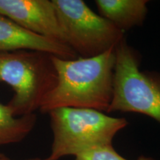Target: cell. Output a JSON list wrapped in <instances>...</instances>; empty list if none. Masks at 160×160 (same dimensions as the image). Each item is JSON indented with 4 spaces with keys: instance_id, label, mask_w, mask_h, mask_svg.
I'll use <instances>...</instances> for the list:
<instances>
[{
    "instance_id": "6da1fadb",
    "label": "cell",
    "mask_w": 160,
    "mask_h": 160,
    "mask_svg": "<svg viewBox=\"0 0 160 160\" xmlns=\"http://www.w3.org/2000/svg\"><path fill=\"white\" fill-rule=\"evenodd\" d=\"M115 49L91 58L64 59L52 56L57 82L43 100L40 112L79 108L108 113L113 93Z\"/></svg>"
},
{
    "instance_id": "7a4b0ae2",
    "label": "cell",
    "mask_w": 160,
    "mask_h": 160,
    "mask_svg": "<svg viewBox=\"0 0 160 160\" xmlns=\"http://www.w3.org/2000/svg\"><path fill=\"white\" fill-rule=\"evenodd\" d=\"M53 132L51 160L113 146L118 132L128 125L125 118L79 108H60L48 113Z\"/></svg>"
},
{
    "instance_id": "3957f363",
    "label": "cell",
    "mask_w": 160,
    "mask_h": 160,
    "mask_svg": "<svg viewBox=\"0 0 160 160\" xmlns=\"http://www.w3.org/2000/svg\"><path fill=\"white\" fill-rule=\"evenodd\" d=\"M52 56L30 50L0 52V82L14 92L8 106L15 117L34 113L54 88L57 73Z\"/></svg>"
},
{
    "instance_id": "277c9868",
    "label": "cell",
    "mask_w": 160,
    "mask_h": 160,
    "mask_svg": "<svg viewBox=\"0 0 160 160\" xmlns=\"http://www.w3.org/2000/svg\"><path fill=\"white\" fill-rule=\"evenodd\" d=\"M113 98L108 113H137L160 123V73L140 71V56L126 38L115 49Z\"/></svg>"
},
{
    "instance_id": "5b68a950",
    "label": "cell",
    "mask_w": 160,
    "mask_h": 160,
    "mask_svg": "<svg viewBox=\"0 0 160 160\" xmlns=\"http://www.w3.org/2000/svg\"><path fill=\"white\" fill-rule=\"evenodd\" d=\"M67 45L81 58L115 48L125 33L97 14L82 0H53Z\"/></svg>"
},
{
    "instance_id": "8992f818",
    "label": "cell",
    "mask_w": 160,
    "mask_h": 160,
    "mask_svg": "<svg viewBox=\"0 0 160 160\" xmlns=\"http://www.w3.org/2000/svg\"><path fill=\"white\" fill-rule=\"evenodd\" d=\"M0 14L36 34L67 45L53 0H0Z\"/></svg>"
},
{
    "instance_id": "52a82bcc",
    "label": "cell",
    "mask_w": 160,
    "mask_h": 160,
    "mask_svg": "<svg viewBox=\"0 0 160 160\" xmlns=\"http://www.w3.org/2000/svg\"><path fill=\"white\" fill-rule=\"evenodd\" d=\"M21 50L45 52L64 59L77 57L68 45L36 34L0 14V52Z\"/></svg>"
},
{
    "instance_id": "ba28073f",
    "label": "cell",
    "mask_w": 160,
    "mask_h": 160,
    "mask_svg": "<svg viewBox=\"0 0 160 160\" xmlns=\"http://www.w3.org/2000/svg\"><path fill=\"white\" fill-rule=\"evenodd\" d=\"M147 0H97L99 15L125 33L145 22L148 14Z\"/></svg>"
},
{
    "instance_id": "9c48e42d",
    "label": "cell",
    "mask_w": 160,
    "mask_h": 160,
    "mask_svg": "<svg viewBox=\"0 0 160 160\" xmlns=\"http://www.w3.org/2000/svg\"><path fill=\"white\" fill-rule=\"evenodd\" d=\"M37 122L35 113L15 117L8 105L0 103V146L22 141L33 131Z\"/></svg>"
},
{
    "instance_id": "30bf717a",
    "label": "cell",
    "mask_w": 160,
    "mask_h": 160,
    "mask_svg": "<svg viewBox=\"0 0 160 160\" xmlns=\"http://www.w3.org/2000/svg\"><path fill=\"white\" fill-rule=\"evenodd\" d=\"M74 160H128L117 153L113 146L99 148L76 156ZM137 160H156L153 158L141 156Z\"/></svg>"
},
{
    "instance_id": "8fae6325",
    "label": "cell",
    "mask_w": 160,
    "mask_h": 160,
    "mask_svg": "<svg viewBox=\"0 0 160 160\" xmlns=\"http://www.w3.org/2000/svg\"><path fill=\"white\" fill-rule=\"evenodd\" d=\"M0 160H11L8 157H7L5 155H2L0 157ZM25 160H51L48 157L45 158V159H41V158H33V159H25Z\"/></svg>"
},
{
    "instance_id": "7c38bea8",
    "label": "cell",
    "mask_w": 160,
    "mask_h": 160,
    "mask_svg": "<svg viewBox=\"0 0 160 160\" xmlns=\"http://www.w3.org/2000/svg\"><path fill=\"white\" fill-rule=\"evenodd\" d=\"M2 153H0V157H1V156H2Z\"/></svg>"
}]
</instances>
